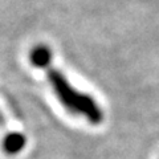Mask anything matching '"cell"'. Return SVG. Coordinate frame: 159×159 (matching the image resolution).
I'll return each mask as SVG.
<instances>
[{
    "instance_id": "1",
    "label": "cell",
    "mask_w": 159,
    "mask_h": 159,
    "mask_svg": "<svg viewBox=\"0 0 159 159\" xmlns=\"http://www.w3.org/2000/svg\"><path fill=\"white\" fill-rule=\"evenodd\" d=\"M47 73L52 90L68 113L86 119L92 125H99L103 121L102 109L90 94L76 89L57 69L48 68Z\"/></svg>"
},
{
    "instance_id": "2",
    "label": "cell",
    "mask_w": 159,
    "mask_h": 159,
    "mask_svg": "<svg viewBox=\"0 0 159 159\" xmlns=\"http://www.w3.org/2000/svg\"><path fill=\"white\" fill-rule=\"evenodd\" d=\"M29 61L33 66L40 69H48L52 61V51L48 45L44 44H39V45L33 47L29 52Z\"/></svg>"
},
{
    "instance_id": "3",
    "label": "cell",
    "mask_w": 159,
    "mask_h": 159,
    "mask_svg": "<svg viewBox=\"0 0 159 159\" xmlns=\"http://www.w3.org/2000/svg\"><path fill=\"white\" fill-rule=\"evenodd\" d=\"M27 143V138L21 133H9L4 137L2 142L3 151L8 155H16L20 151H23L24 146Z\"/></svg>"
}]
</instances>
